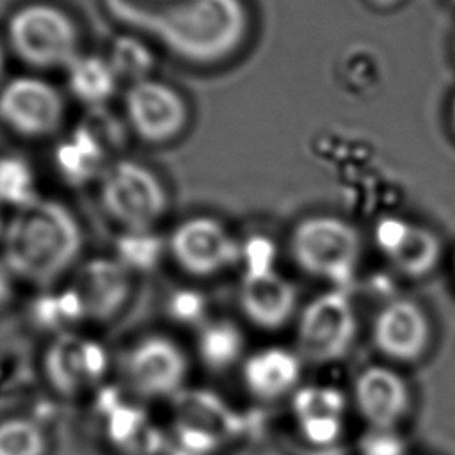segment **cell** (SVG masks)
Segmentation results:
<instances>
[{"label":"cell","mask_w":455,"mask_h":455,"mask_svg":"<svg viewBox=\"0 0 455 455\" xmlns=\"http://www.w3.org/2000/svg\"><path fill=\"white\" fill-rule=\"evenodd\" d=\"M291 414L300 437L311 446H332L343 432L348 400L336 386H300L290 396Z\"/></svg>","instance_id":"e0dca14e"},{"label":"cell","mask_w":455,"mask_h":455,"mask_svg":"<svg viewBox=\"0 0 455 455\" xmlns=\"http://www.w3.org/2000/svg\"><path fill=\"white\" fill-rule=\"evenodd\" d=\"M364 439L363 455H405L403 443L395 435L396 430H371Z\"/></svg>","instance_id":"4316f807"},{"label":"cell","mask_w":455,"mask_h":455,"mask_svg":"<svg viewBox=\"0 0 455 455\" xmlns=\"http://www.w3.org/2000/svg\"><path fill=\"white\" fill-rule=\"evenodd\" d=\"M0 233H2V219H0Z\"/></svg>","instance_id":"d6a6232c"},{"label":"cell","mask_w":455,"mask_h":455,"mask_svg":"<svg viewBox=\"0 0 455 455\" xmlns=\"http://www.w3.org/2000/svg\"><path fill=\"white\" fill-rule=\"evenodd\" d=\"M123 107L130 132L148 144H165L176 139L188 123L185 98L172 85L155 78L128 85Z\"/></svg>","instance_id":"9c48e42d"},{"label":"cell","mask_w":455,"mask_h":455,"mask_svg":"<svg viewBox=\"0 0 455 455\" xmlns=\"http://www.w3.org/2000/svg\"><path fill=\"white\" fill-rule=\"evenodd\" d=\"M432 320L414 299L387 300L373 316L371 343L389 363L412 364L421 361L432 347Z\"/></svg>","instance_id":"30bf717a"},{"label":"cell","mask_w":455,"mask_h":455,"mask_svg":"<svg viewBox=\"0 0 455 455\" xmlns=\"http://www.w3.org/2000/svg\"><path fill=\"white\" fill-rule=\"evenodd\" d=\"M350 402L368 428L396 430L411 412L412 391L396 368L375 363L354 377Z\"/></svg>","instance_id":"7c38bea8"},{"label":"cell","mask_w":455,"mask_h":455,"mask_svg":"<svg viewBox=\"0 0 455 455\" xmlns=\"http://www.w3.org/2000/svg\"><path fill=\"white\" fill-rule=\"evenodd\" d=\"M46 437L43 428L27 418L0 421V455H44Z\"/></svg>","instance_id":"d4e9b609"},{"label":"cell","mask_w":455,"mask_h":455,"mask_svg":"<svg viewBox=\"0 0 455 455\" xmlns=\"http://www.w3.org/2000/svg\"><path fill=\"white\" fill-rule=\"evenodd\" d=\"M82 245L75 213L55 199L37 197L18 208L4 228V263L12 275L41 286L68 272Z\"/></svg>","instance_id":"7a4b0ae2"},{"label":"cell","mask_w":455,"mask_h":455,"mask_svg":"<svg viewBox=\"0 0 455 455\" xmlns=\"http://www.w3.org/2000/svg\"><path fill=\"white\" fill-rule=\"evenodd\" d=\"M451 2H453V4H455V0H451Z\"/></svg>","instance_id":"836d02e7"},{"label":"cell","mask_w":455,"mask_h":455,"mask_svg":"<svg viewBox=\"0 0 455 455\" xmlns=\"http://www.w3.org/2000/svg\"><path fill=\"white\" fill-rule=\"evenodd\" d=\"M373 243L391 268L411 279L430 275L444 254L443 240L434 229L398 215H384L375 222Z\"/></svg>","instance_id":"8fae6325"},{"label":"cell","mask_w":455,"mask_h":455,"mask_svg":"<svg viewBox=\"0 0 455 455\" xmlns=\"http://www.w3.org/2000/svg\"><path fill=\"white\" fill-rule=\"evenodd\" d=\"M69 92L87 108L105 107L119 87V80L107 57L80 53L66 68Z\"/></svg>","instance_id":"44dd1931"},{"label":"cell","mask_w":455,"mask_h":455,"mask_svg":"<svg viewBox=\"0 0 455 455\" xmlns=\"http://www.w3.org/2000/svg\"><path fill=\"white\" fill-rule=\"evenodd\" d=\"M4 66H5V59H4V46H2V41H0V76L4 73Z\"/></svg>","instance_id":"4dcf8cb0"},{"label":"cell","mask_w":455,"mask_h":455,"mask_svg":"<svg viewBox=\"0 0 455 455\" xmlns=\"http://www.w3.org/2000/svg\"><path fill=\"white\" fill-rule=\"evenodd\" d=\"M76 124H80L110 156L124 149L128 142L130 128L126 121L117 117L107 105L87 108Z\"/></svg>","instance_id":"cb8c5ba5"},{"label":"cell","mask_w":455,"mask_h":455,"mask_svg":"<svg viewBox=\"0 0 455 455\" xmlns=\"http://www.w3.org/2000/svg\"><path fill=\"white\" fill-rule=\"evenodd\" d=\"M171 315L172 318L183 323H197L204 318L206 300L201 293L194 290H180L171 299Z\"/></svg>","instance_id":"484cf974"},{"label":"cell","mask_w":455,"mask_h":455,"mask_svg":"<svg viewBox=\"0 0 455 455\" xmlns=\"http://www.w3.org/2000/svg\"><path fill=\"white\" fill-rule=\"evenodd\" d=\"M371 4H375V5H379V7H395V5H398L402 0H370Z\"/></svg>","instance_id":"f1b7e54d"},{"label":"cell","mask_w":455,"mask_h":455,"mask_svg":"<svg viewBox=\"0 0 455 455\" xmlns=\"http://www.w3.org/2000/svg\"><path fill=\"white\" fill-rule=\"evenodd\" d=\"M174 263L194 277H213L240 261V242L228 226L212 215H192L171 233Z\"/></svg>","instance_id":"52a82bcc"},{"label":"cell","mask_w":455,"mask_h":455,"mask_svg":"<svg viewBox=\"0 0 455 455\" xmlns=\"http://www.w3.org/2000/svg\"><path fill=\"white\" fill-rule=\"evenodd\" d=\"M103 7L116 21L197 66L231 57L249 34L243 0H103Z\"/></svg>","instance_id":"6da1fadb"},{"label":"cell","mask_w":455,"mask_h":455,"mask_svg":"<svg viewBox=\"0 0 455 455\" xmlns=\"http://www.w3.org/2000/svg\"><path fill=\"white\" fill-rule=\"evenodd\" d=\"M132 389L148 398L178 393L188 377V357L171 338L151 334L137 341L124 359Z\"/></svg>","instance_id":"4fadbf2b"},{"label":"cell","mask_w":455,"mask_h":455,"mask_svg":"<svg viewBox=\"0 0 455 455\" xmlns=\"http://www.w3.org/2000/svg\"><path fill=\"white\" fill-rule=\"evenodd\" d=\"M112 156L76 124L53 151V162L59 174L71 185H84L100 180L103 171L114 162Z\"/></svg>","instance_id":"d6986e66"},{"label":"cell","mask_w":455,"mask_h":455,"mask_svg":"<svg viewBox=\"0 0 455 455\" xmlns=\"http://www.w3.org/2000/svg\"><path fill=\"white\" fill-rule=\"evenodd\" d=\"M107 352L101 343L80 336L60 334L44 352V377L62 395H76L94 386L107 371Z\"/></svg>","instance_id":"9a60e30c"},{"label":"cell","mask_w":455,"mask_h":455,"mask_svg":"<svg viewBox=\"0 0 455 455\" xmlns=\"http://www.w3.org/2000/svg\"><path fill=\"white\" fill-rule=\"evenodd\" d=\"M450 119H451V126L455 130V96L451 100V105H450Z\"/></svg>","instance_id":"f546056e"},{"label":"cell","mask_w":455,"mask_h":455,"mask_svg":"<svg viewBox=\"0 0 455 455\" xmlns=\"http://www.w3.org/2000/svg\"><path fill=\"white\" fill-rule=\"evenodd\" d=\"M11 52L36 69L68 68L80 55V30L75 20L50 2H28L12 11L5 25Z\"/></svg>","instance_id":"277c9868"},{"label":"cell","mask_w":455,"mask_h":455,"mask_svg":"<svg viewBox=\"0 0 455 455\" xmlns=\"http://www.w3.org/2000/svg\"><path fill=\"white\" fill-rule=\"evenodd\" d=\"M451 268H453V275H455V254H453V258H451Z\"/></svg>","instance_id":"1f68e13d"},{"label":"cell","mask_w":455,"mask_h":455,"mask_svg":"<svg viewBox=\"0 0 455 455\" xmlns=\"http://www.w3.org/2000/svg\"><path fill=\"white\" fill-rule=\"evenodd\" d=\"M12 295V272L5 263H0V306H4Z\"/></svg>","instance_id":"83f0119b"},{"label":"cell","mask_w":455,"mask_h":455,"mask_svg":"<svg viewBox=\"0 0 455 455\" xmlns=\"http://www.w3.org/2000/svg\"><path fill=\"white\" fill-rule=\"evenodd\" d=\"M64 117V96L41 76H14L0 87V121L21 137H48L62 126Z\"/></svg>","instance_id":"ba28073f"},{"label":"cell","mask_w":455,"mask_h":455,"mask_svg":"<svg viewBox=\"0 0 455 455\" xmlns=\"http://www.w3.org/2000/svg\"><path fill=\"white\" fill-rule=\"evenodd\" d=\"M98 181L103 210L126 231L153 229L167 210L164 183L139 162L116 158Z\"/></svg>","instance_id":"8992f818"},{"label":"cell","mask_w":455,"mask_h":455,"mask_svg":"<svg viewBox=\"0 0 455 455\" xmlns=\"http://www.w3.org/2000/svg\"><path fill=\"white\" fill-rule=\"evenodd\" d=\"M293 348L309 364H332L345 359L359 336V316L352 299L339 288L325 290L295 316Z\"/></svg>","instance_id":"5b68a950"},{"label":"cell","mask_w":455,"mask_h":455,"mask_svg":"<svg viewBox=\"0 0 455 455\" xmlns=\"http://www.w3.org/2000/svg\"><path fill=\"white\" fill-rule=\"evenodd\" d=\"M247 339L242 327L229 318L203 322L196 336V352L199 361L213 370L226 371L240 366L247 355Z\"/></svg>","instance_id":"ffe728a7"},{"label":"cell","mask_w":455,"mask_h":455,"mask_svg":"<svg viewBox=\"0 0 455 455\" xmlns=\"http://www.w3.org/2000/svg\"><path fill=\"white\" fill-rule=\"evenodd\" d=\"M119 82L128 85L151 78L156 59L153 50L135 34H119L112 39L105 55Z\"/></svg>","instance_id":"7402d4cb"},{"label":"cell","mask_w":455,"mask_h":455,"mask_svg":"<svg viewBox=\"0 0 455 455\" xmlns=\"http://www.w3.org/2000/svg\"><path fill=\"white\" fill-rule=\"evenodd\" d=\"M288 254L300 272L338 288L359 270L363 236L339 215H306L290 231Z\"/></svg>","instance_id":"3957f363"},{"label":"cell","mask_w":455,"mask_h":455,"mask_svg":"<svg viewBox=\"0 0 455 455\" xmlns=\"http://www.w3.org/2000/svg\"><path fill=\"white\" fill-rule=\"evenodd\" d=\"M73 293L84 316L103 320L124 304L130 293V277L119 261L98 258L82 268Z\"/></svg>","instance_id":"ac0fdd59"},{"label":"cell","mask_w":455,"mask_h":455,"mask_svg":"<svg viewBox=\"0 0 455 455\" xmlns=\"http://www.w3.org/2000/svg\"><path fill=\"white\" fill-rule=\"evenodd\" d=\"M236 300L242 316L267 332L295 322L300 309L297 286L275 267L242 270Z\"/></svg>","instance_id":"5bb4252c"},{"label":"cell","mask_w":455,"mask_h":455,"mask_svg":"<svg viewBox=\"0 0 455 455\" xmlns=\"http://www.w3.org/2000/svg\"><path fill=\"white\" fill-rule=\"evenodd\" d=\"M304 364L293 347L267 345L247 352L238 366L240 380L252 398L277 402L291 396L300 387Z\"/></svg>","instance_id":"2e32d148"},{"label":"cell","mask_w":455,"mask_h":455,"mask_svg":"<svg viewBox=\"0 0 455 455\" xmlns=\"http://www.w3.org/2000/svg\"><path fill=\"white\" fill-rule=\"evenodd\" d=\"M39 197L36 171L20 155H0V204L23 208Z\"/></svg>","instance_id":"603a6c76"}]
</instances>
